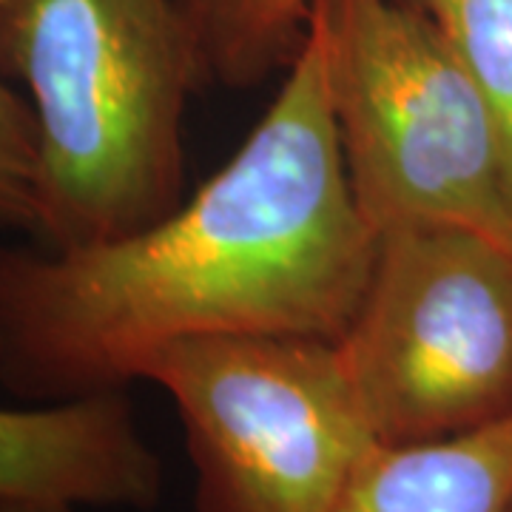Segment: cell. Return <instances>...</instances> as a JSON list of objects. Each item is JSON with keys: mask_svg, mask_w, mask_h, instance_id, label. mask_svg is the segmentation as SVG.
Here are the masks:
<instances>
[{"mask_svg": "<svg viewBox=\"0 0 512 512\" xmlns=\"http://www.w3.org/2000/svg\"><path fill=\"white\" fill-rule=\"evenodd\" d=\"M350 194L379 237L456 225L512 245L493 111L436 23L410 0H313Z\"/></svg>", "mask_w": 512, "mask_h": 512, "instance_id": "3957f363", "label": "cell"}, {"mask_svg": "<svg viewBox=\"0 0 512 512\" xmlns=\"http://www.w3.org/2000/svg\"><path fill=\"white\" fill-rule=\"evenodd\" d=\"M40 208V137L35 111L0 77V228L35 237Z\"/></svg>", "mask_w": 512, "mask_h": 512, "instance_id": "30bf717a", "label": "cell"}, {"mask_svg": "<svg viewBox=\"0 0 512 512\" xmlns=\"http://www.w3.org/2000/svg\"><path fill=\"white\" fill-rule=\"evenodd\" d=\"M436 23L493 111L512 200V0H410Z\"/></svg>", "mask_w": 512, "mask_h": 512, "instance_id": "9c48e42d", "label": "cell"}, {"mask_svg": "<svg viewBox=\"0 0 512 512\" xmlns=\"http://www.w3.org/2000/svg\"><path fill=\"white\" fill-rule=\"evenodd\" d=\"M208 80L248 89L296 55L313 0H183Z\"/></svg>", "mask_w": 512, "mask_h": 512, "instance_id": "ba28073f", "label": "cell"}, {"mask_svg": "<svg viewBox=\"0 0 512 512\" xmlns=\"http://www.w3.org/2000/svg\"><path fill=\"white\" fill-rule=\"evenodd\" d=\"M143 382L163 387L180 413L197 512H336L379 444L328 339L183 342Z\"/></svg>", "mask_w": 512, "mask_h": 512, "instance_id": "5b68a950", "label": "cell"}, {"mask_svg": "<svg viewBox=\"0 0 512 512\" xmlns=\"http://www.w3.org/2000/svg\"><path fill=\"white\" fill-rule=\"evenodd\" d=\"M373 256L333 123L328 37L311 12L274 103L174 211L77 248L0 242V384L69 402L128 390L183 342H339Z\"/></svg>", "mask_w": 512, "mask_h": 512, "instance_id": "6da1fadb", "label": "cell"}, {"mask_svg": "<svg viewBox=\"0 0 512 512\" xmlns=\"http://www.w3.org/2000/svg\"><path fill=\"white\" fill-rule=\"evenodd\" d=\"M336 512H512V413L416 444H376Z\"/></svg>", "mask_w": 512, "mask_h": 512, "instance_id": "52a82bcc", "label": "cell"}, {"mask_svg": "<svg viewBox=\"0 0 512 512\" xmlns=\"http://www.w3.org/2000/svg\"><path fill=\"white\" fill-rule=\"evenodd\" d=\"M0 77L35 111L40 245L126 237L185 200V111L208 72L183 0H0Z\"/></svg>", "mask_w": 512, "mask_h": 512, "instance_id": "7a4b0ae2", "label": "cell"}, {"mask_svg": "<svg viewBox=\"0 0 512 512\" xmlns=\"http://www.w3.org/2000/svg\"><path fill=\"white\" fill-rule=\"evenodd\" d=\"M165 493L126 390L0 407V501L148 512Z\"/></svg>", "mask_w": 512, "mask_h": 512, "instance_id": "8992f818", "label": "cell"}, {"mask_svg": "<svg viewBox=\"0 0 512 512\" xmlns=\"http://www.w3.org/2000/svg\"><path fill=\"white\" fill-rule=\"evenodd\" d=\"M0 512H77L72 507L55 504H23V501H0Z\"/></svg>", "mask_w": 512, "mask_h": 512, "instance_id": "8fae6325", "label": "cell"}, {"mask_svg": "<svg viewBox=\"0 0 512 512\" xmlns=\"http://www.w3.org/2000/svg\"><path fill=\"white\" fill-rule=\"evenodd\" d=\"M336 350L382 444L510 416L512 245L456 225L384 231Z\"/></svg>", "mask_w": 512, "mask_h": 512, "instance_id": "277c9868", "label": "cell"}]
</instances>
